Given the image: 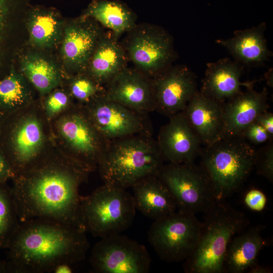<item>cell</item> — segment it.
I'll list each match as a JSON object with an SVG mask.
<instances>
[{
    "label": "cell",
    "instance_id": "cell-15",
    "mask_svg": "<svg viewBox=\"0 0 273 273\" xmlns=\"http://www.w3.org/2000/svg\"><path fill=\"white\" fill-rule=\"evenodd\" d=\"M104 95L140 113L149 114L156 109L151 78L135 68H124L104 87Z\"/></svg>",
    "mask_w": 273,
    "mask_h": 273
},
{
    "label": "cell",
    "instance_id": "cell-23",
    "mask_svg": "<svg viewBox=\"0 0 273 273\" xmlns=\"http://www.w3.org/2000/svg\"><path fill=\"white\" fill-rule=\"evenodd\" d=\"M263 226L246 228L230 241L225 254L222 273H243L257 262L266 242L261 236Z\"/></svg>",
    "mask_w": 273,
    "mask_h": 273
},
{
    "label": "cell",
    "instance_id": "cell-39",
    "mask_svg": "<svg viewBox=\"0 0 273 273\" xmlns=\"http://www.w3.org/2000/svg\"><path fill=\"white\" fill-rule=\"evenodd\" d=\"M72 264L64 263L57 265L54 267L52 272L53 273H70L73 272Z\"/></svg>",
    "mask_w": 273,
    "mask_h": 273
},
{
    "label": "cell",
    "instance_id": "cell-26",
    "mask_svg": "<svg viewBox=\"0 0 273 273\" xmlns=\"http://www.w3.org/2000/svg\"><path fill=\"white\" fill-rule=\"evenodd\" d=\"M83 16L92 18L110 29L117 40L137 25L132 13L121 4L107 0H95Z\"/></svg>",
    "mask_w": 273,
    "mask_h": 273
},
{
    "label": "cell",
    "instance_id": "cell-7",
    "mask_svg": "<svg viewBox=\"0 0 273 273\" xmlns=\"http://www.w3.org/2000/svg\"><path fill=\"white\" fill-rule=\"evenodd\" d=\"M157 177L170 193L179 212L205 213L218 200L207 174L194 162L164 164Z\"/></svg>",
    "mask_w": 273,
    "mask_h": 273
},
{
    "label": "cell",
    "instance_id": "cell-31",
    "mask_svg": "<svg viewBox=\"0 0 273 273\" xmlns=\"http://www.w3.org/2000/svg\"><path fill=\"white\" fill-rule=\"evenodd\" d=\"M79 73L73 78L70 84L71 95L82 102L89 103L93 99L103 94L104 87L97 83L88 74Z\"/></svg>",
    "mask_w": 273,
    "mask_h": 273
},
{
    "label": "cell",
    "instance_id": "cell-17",
    "mask_svg": "<svg viewBox=\"0 0 273 273\" xmlns=\"http://www.w3.org/2000/svg\"><path fill=\"white\" fill-rule=\"evenodd\" d=\"M43 143L41 124L34 116L20 120L9 131V156L6 158L16 175L31 169Z\"/></svg>",
    "mask_w": 273,
    "mask_h": 273
},
{
    "label": "cell",
    "instance_id": "cell-25",
    "mask_svg": "<svg viewBox=\"0 0 273 273\" xmlns=\"http://www.w3.org/2000/svg\"><path fill=\"white\" fill-rule=\"evenodd\" d=\"M26 13L31 43L43 49L56 46L62 38L64 31L59 11L53 8L29 6Z\"/></svg>",
    "mask_w": 273,
    "mask_h": 273
},
{
    "label": "cell",
    "instance_id": "cell-16",
    "mask_svg": "<svg viewBox=\"0 0 273 273\" xmlns=\"http://www.w3.org/2000/svg\"><path fill=\"white\" fill-rule=\"evenodd\" d=\"M160 129L157 143L164 161L194 162L200 155L202 143L183 112L170 117Z\"/></svg>",
    "mask_w": 273,
    "mask_h": 273
},
{
    "label": "cell",
    "instance_id": "cell-14",
    "mask_svg": "<svg viewBox=\"0 0 273 273\" xmlns=\"http://www.w3.org/2000/svg\"><path fill=\"white\" fill-rule=\"evenodd\" d=\"M58 128L76 155L77 161L92 169L98 164L109 141L97 130L88 115H67L60 120Z\"/></svg>",
    "mask_w": 273,
    "mask_h": 273
},
{
    "label": "cell",
    "instance_id": "cell-28",
    "mask_svg": "<svg viewBox=\"0 0 273 273\" xmlns=\"http://www.w3.org/2000/svg\"><path fill=\"white\" fill-rule=\"evenodd\" d=\"M28 96L22 75L12 64L9 72L0 78V111H10L19 107Z\"/></svg>",
    "mask_w": 273,
    "mask_h": 273
},
{
    "label": "cell",
    "instance_id": "cell-29",
    "mask_svg": "<svg viewBox=\"0 0 273 273\" xmlns=\"http://www.w3.org/2000/svg\"><path fill=\"white\" fill-rule=\"evenodd\" d=\"M20 223L11 188L0 184V249L7 248Z\"/></svg>",
    "mask_w": 273,
    "mask_h": 273
},
{
    "label": "cell",
    "instance_id": "cell-2",
    "mask_svg": "<svg viewBox=\"0 0 273 273\" xmlns=\"http://www.w3.org/2000/svg\"><path fill=\"white\" fill-rule=\"evenodd\" d=\"M89 247L85 232L51 219L20 222L7 249L9 272H52L61 263L73 264Z\"/></svg>",
    "mask_w": 273,
    "mask_h": 273
},
{
    "label": "cell",
    "instance_id": "cell-6",
    "mask_svg": "<svg viewBox=\"0 0 273 273\" xmlns=\"http://www.w3.org/2000/svg\"><path fill=\"white\" fill-rule=\"evenodd\" d=\"M81 201L85 230L95 237L120 234L133 221V198L124 189L104 184Z\"/></svg>",
    "mask_w": 273,
    "mask_h": 273
},
{
    "label": "cell",
    "instance_id": "cell-4",
    "mask_svg": "<svg viewBox=\"0 0 273 273\" xmlns=\"http://www.w3.org/2000/svg\"><path fill=\"white\" fill-rule=\"evenodd\" d=\"M204 213L199 241L184 261L187 273H222L225 254L232 239L247 228L245 214L225 200H217Z\"/></svg>",
    "mask_w": 273,
    "mask_h": 273
},
{
    "label": "cell",
    "instance_id": "cell-20",
    "mask_svg": "<svg viewBox=\"0 0 273 273\" xmlns=\"http://www.w3.org/2000/svg\"><path fill=\"white\" fill-rule=\"evenodd\" d=\"M223 104L224 137L242 136L245 129L255 121L260 113L267 111L268 92H260L253 87L246 88Z\"/></svg>",
    "mask_w": 273,
    "mask_h": 273
},
{
    "label": "cell",
    "instance_id": "cell-1",
    "mask_svg": "<svg viewBox=\"0 0 273 273\" xmlns=\"http://www.w3.org/2000/svg\"><path fill=\"white\" fill-rule=\"evenodd\" d=\"M92 170L73 160L43 163L17 174L11 190L20 222L45 218L86 232L79 187Z\"/></svg>",
    "mask_w": 273,
    "mask_h": 273
},
{
    "label": "cell",
    "instance_id": "cell-32",
    "mask_svg": "<svg viewBox=\"0 0 273 273\" xmlns=\"http://www.w3.org/2000/svg\"><path fill=\"white\" fill-rule=\"evenodd\" d=\"M254 167L258 174L265 177L270 182L273 179V144L268 141L267 144L256 150Z\"/></svg>",
    "mask_w": 273,
    "mask_h": 273
},
{
    "label": "cell",
    "instance_id": "cell-24",
    "mask_svg": "<svg viewBox=\"0 0 273 273\" xmlns=\"http://www.w3.org/2000/svg\"><path fill=\"white\" fill-rule=\"evenodd\" d=\"M136 209L154 220L176 212L175 202L157 176L147 177L132 187Z\"/></svg>",
    "mask_w": 273,
    "mask_h": 273
},
{
    "label": "cell",
    "instance_id": "cell-3",
    "mask_svg": "<svg viewBox=\"0 0 273 273\" xmlns=\"http://www.w3.org/2000/svg\"><path fill=\"white\" fill-rule=\"evenodd\" d=\"M98 165L104 184L126 190L157 176L164 160L152 135L134 134L109 141Z\"/></svg>",
    "mask_w": 273,
    "mask_h": 273
},
{
    "label": "cell",
    "instance_id": "cell-37",
    "mask_svg": "<svg viewBox=\"0 0 273 273\" xmlns=\"http://www.w3.org/2000/svg\"><path fill=\"white\" fill-rule=\"evenodd\" d=\"M255 121L261 125L272 139L273 114L267 111L262 112L258 115Z\"/></svg>",
    "mask_w": 273,
    "mask_h": 273
},
{
    "label": "cell",
    "instance_id": "cell-13",
    "mask_svg": "<svg viewBox=\"0 0 273 273\" xmlns=\"http://www.w3.org/2000/svg\"><path fill=\"white\" fill-rule=\"evenodd\" d=\"M101 24L82 15L65 27L61 53L64 64L70 71L85 73L90 59L105 33Z\"/></svg>",
    "mask_w": 273,
    "mask_h": 273
},
{
    "label": "cell",
    "instance_id": "cell-27",
    "mask_svg": "<svg viewBox=\"0 0 273 273\" xmlns=\"http://www.w3.org/2000/svg\"><path fill=\"white\" fill-rule=\"evenodd\" d=\"M24 75L37 90L44 95L52 91L60 81V75L54 63L35 53L24 55L20 61Z\"/></svg>",
    "mask_w": 273,
    "mask_h": 273
},
{
    "label": "cell",
    "instance_id": "cell-21",
    "mask_svg": "<svg viewBox=\"0 0 273 273\" xmlns=\"http://www.w3.org/2000/svg\"><path fill=\"white\" fill-rule=\"evenodd\" d=\"M265 22L256 26L236 30L228 39H218L215 43L225 48L234 60L244 65H259L272 56L268 49L265 31Z\"/></svg>",
    "mask_w": 273,
    "mask_h": 273
},
{
    "label": "cell",
    "instance_id": "cell-5",
    "mask_svg": "<svg viewBox=\"0 0 273 273\" xmlns=\"http://www.w3.org/2000/svg\"><path fill=\"white\" fill-rule=\"evenodd\" d=\"M200 165L209 176L218 200L243 186L254 167L256 150L242 136L224 137L201 149Z\"/></svg>",
    "mask_w": 273,
    "mask_h": 273
},
{
    "label": "cell",
    "instance_id": "cell-9",
    "mask_svg": "<svg viewBox=\"0 0 273 273\" xmlns=\"http://www.w3.org/2000/svg\"><path fill=\"white\" fill-rule=\"evenodd\" d=\"M122 46L136 70L152 78L171 65L176 54L172 36L156 25H136L127 33Z\"/></svg>",
    "mask_w": 273,
    "mask_h": 273
},
{
    "label": "cell",
    "instance_id": "cell-38",
    "mask_svg": "<svg viewBox=\"0 0 273 273\" xmlns=\"http://www.w3.org/2000/svg\"><path fill=\"white\" fill-rule=\"evenodd\" d=\"M246 272L248 273H270L271 272V268L266 266L260 265L256 262Z\"/></svg>",
    "mask_w": 273,
    "mask_h": 273
},
{
    "label": "cell",
    "instance_id": "cell-30",
    "mask_svg": "<svg viewBox=\"0 0 273 273\" xmlns=\"http://www.w3.org/2000/svg\"><path fill=\"white\" fill-rule=\"evenodd\" d=\"M28 7L27 0H0V71L5 63L7 50L4 43L12 22L22 9Z\"/></svg>",
    "mask_w": 273,
    "mask_h": 273
},
{
    "label": "cell",
    "instance_id": "cell-12",
    "mask_svg": "<svg viewBox=\"0 0 273 273\" xmlns=\"http://www.w3.org/2000/svg\"><path fill=\"white\" fill-rule=\"evenodd\" d=\"M151 80L155 110L168 117L183 111L198 91L196 76L186 65H172Z\"/></svg>",
    "mask_w": 273,
    "mask_h": 273
},
{
    "label": "cell",
    "instance_id": "cell-35",
    "mask_svg": "<svg viewBox=\"0 0 273 273\" xmlns=\"http://www.w3.org/2000/svg\"><path fill=\"white\" fill-rule=\"evenodd\" d=\"M267 201L265 194L260 190L255 188L248 190L244 198L246 206L254 211H262L266 206Z\"/></svg>",
    "mask_w": 273,
    "mask_h": 273
},
{
    "label": "cell",
    "instance_id": "cell-8",
    "mask_svg": "<svg viewBox=\"0 0 273 273\" xmlns=\"http://www.w3.org/2000/svg\"><path fill=\"white\" fill-rule=\"evenodd\" d=\"M202 224L195 214L176 211L154 220L148 231V241L162 260L185 261L195 249Z\"/></svg>",
    "mask_w": 273,
    "mask_h": 273
},
{
    "label": "cell",
    "instance_id": "cell-36",
    "mask_svg": "<svg viewBox=\"0 0 273 273\" xmlns=\"http://www.w3.org/2000/svg\"><path fill=\"white\" fill-rule=\"evenodd\" d=\"M16 173L10 163L0 150V184H5L10 179L14 178Z\"/></svg>",
    "mask_w": 273,
    "mask_h": 273
},
{
    "label": "cell",
    "instance_id": "cell-10",
    "mask_svg": "<svg viewBox=\"0 0 273 273\" xmlns=\"http://www.w3.org/2000/svg\"><path fill=\"white\" fill-rule=\"evenodd\" d=\"M89 262L95 272L147 273L151 259L145 246L117 234L101 238L92 250Z\"/></svg>",
    "mask_w": 273,
    "mask_h": 273
},
{
    "label": "cell",
    "instance_id": "cell-40",
    "mask_svg": "<svg viewBox=\"0 0 273 273\" xmlns=\"http://www.w3.org/2000/svg\"><path fill=\"white\" fill-rule=\"evenodd\" d=\"M267 83L269 86H272V69L268 70L265 74Z\"/></svg>",
    "mask_w": 273,
    "mask_h": 273
},
{
    "label": "cell",
    "instance_id": "cell-18",
    "mask_svg": "<svg viewBox=\"0 0 273 273\" xmlns=\"http://www.w3.org/2000/svg\"><path fill=\"white\" fill-rule=\"evenodd\" d=\"M206 66L200 92L221 103L242 92L241 86L253 87L258 81L241 82L244 66L229 58L209 62Z\"/></svg>",
    "mask_w": 273,
    "mask_h": 273
},
{
    "label": "cell",
    "instance_id": "cell-11",
    "mask_svg": "<svg viewBox=\"0 0 273 273\" xmlns=\"http://www.w3.org/2000/svg\"><path fill=\"white\" fill-rule=\"evenodd\" d=\"M89 103L87 115L107 141L134 134L152 135L153 126L148 114L110 100L104 93Z\"/></svg>",
    "mask_w": 273,
    "mask_h": 273
},
{
    "label": "cell",
    "instance_id": "cell-33",
    "mask_svg": "<svg viewBox=\"0 0 273 273\" xmlns=\"http://www.w3.org/2000/svg\"><path fill=\"white\" fill-rule=\"evenodd\" d=\"M69 98L66 93L57 90L47 98L45 107L47 114L53 116L65 109L68 105Z\"/></svg>",
    "mask_w": 273,
    "mask_h": 273
},
{
    "label": "cell",
    "instance_id": "cell-34",
    "mask_svg": "<svg viewBox=\"0 0 273 273\" xmlns=\"http://www.w3.org/2000/svg\"><path fill=\"white\" fill-rule=\"evenodd\" d=\"M241 136L254 144H261L272 140L267 131L255 121L245 129Z\"/></svg>",
    "mask_w": 273,
    "mask_h": 273
},
{
    "label": "cell",
    "instance_id": "cell-41",
    "mask_svg": "<svg viewBox=\"0 0 273 273\" xmlns=\"http://www.w3.org/2000/svg\"><path fill=\"white\" fill-rule=\"evenodd\" d=\"M9 272L7 261L0 260V273Z\"/></svg>",
    "mask_w": 273,
    "mask_h": 273
},
{
    "label": "cell",
    "instance_id": "cell-22",
    "mask_svg": "<svg viewBox=\"0 0 273 273\" xmlns=\"http://www.w3.org/2000/svg\"><path fill=\"white\" fill-rule=\"evenodd\" d=\"M127 60L123 46L109 30L100 39L85 73L104 87L127 67Z\"/></svg>",
    "mask_w": 273,
    "mask_h": 273
},
{
    "label": "cell",
    "instance_id": "cell-19",
    "mask_svg": "<svg viewBox=\"0 0 273 273\" xmlns=\"http://www.w3.org/2000/svg\"><path fill=\"white\" fill-rule=\"evenodd\" d=\"M223 104L198 90L182 111L205 146L224 136Z\"/></svg>",
    "mask_w": 273,
    "mask_h": 273
}]
</instances>
